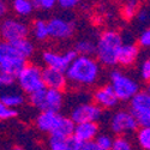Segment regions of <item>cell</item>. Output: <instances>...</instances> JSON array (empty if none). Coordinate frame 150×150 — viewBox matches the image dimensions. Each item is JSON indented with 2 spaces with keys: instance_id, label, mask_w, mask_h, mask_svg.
<instances>
[{
  "instance_id": "cell-1",
  "label": "cell",
  "mask_w": 150,
  "mask_h": 150,
  "mask_svg": "<svg viewBox=\"0 0 150 150\" xmlns=\"http://www.w3.org/2000/svg\"><path fill=\"white\" fill-rule=\"evenodd\" d=\"M101 67L94 57L77 55L66 70L67 81L78 86H90L98 79Z\"/></svg>"
},
{
  "instance_id": "cell-2",
  "label": "cell",
  "mask_w": 150,
  "mask_h": 150,
  "mask_svg": "<svg viewBox=\"0 0 150 150\" xmlns=\"http://www.w3.org/2000/svg\"><path fill=\"white\" fill-rule=\"evenodd\" d=\"M124 45L122 36L117 30H105L96 42V59L100 64L113 67L119 64V54Z\"/></svg>"
},
{
  "instance_id": "cell-3",
  "label": "cell",
  "mask_w": 150,
  "mask_h": 150,
  "mask_svg": "<svg viewBox=\"0 0 150 150\" xmlns=\"http://www.w3.org/2000/svg\"><path fill=\"white\" fill-rule=\"evenodd\" d=\"M109 84L115 91L119 101L122 102H130L141 91L139 84L119 70H113L109 73Z\"/></svg>"
},
{
  "instance_id": "cell-4",
  "label": "cell",
  "mask_w": 150,
  "mask_h": 150,
  "mask_svg": "<svg viewBox=\"0 0 150 150\" xmlns=\"http://www.w3.org/2000/svg\"><path fill=\"white\" fill-rule=\"evenodd\" d=\"M27 66V59L22 58L12 43L0 42V72H6L17 77Z\"/></svg>"
},
{
  "instance_id": "cell-5",
  "label": "cell",
  "mask_w": 150,
  "mask_h": 150,
  "mask_svg": "<svg viewBox=\"0 0 150 150\" xmlns=\"http://www.w3.org/2000/svg\"><path fill=\"white\" fill-rule=\"evenodd\" d=\"M16 79L21 89L28 95H31L46 88L42 76V69L34 64H27V66L19 72Z\"/></svg>"
},
{
  "instance_id": "cell-6",
  "label": "cell",
  "mask_w": 150,
  "mask_h": 150,
  "mask_svg": "<svg viewBox=\"0 0 150 150\" xmlns=\"http://www.w3.org/2000/svg\"><path fill=\"white\" fill-rule=\"evenodd\" d=\"M29 35V27L23 21L17 18H5L0 23V36L3 41L13 43L27 39Z\"/></svg>"
},
{
  "instance_id": "cell-7",
  "label": "cell",
  "mask_w": 150,
  "mask_h": 150,
  "mask_svg": "<svg viewBox=\"0 0 150 150\" xmlns=\"http://www.w3.org/2000/svg\"><path fill=\"white\" fill-rule=\"evenodd\" d=\"M110 130L117 136H125L130 133H136L139 124L131 110H118L112 115L109 122Z\"/></svg>"
},
{
  "instance_id": "cell-8",
  "label": "cell",
  "mask_w": 150,
  "mask_h": 150,
  "mask_svg": "<svg viewBox=\"0 0 150 150\" xmlns=\"http://www.w3.org/2000/svg\"><path fill=\"white\" fill-rule=\"evenodd\" d=\"M130 110L141 127H150V95L139 91L130 101Z\"/></svg>"
},
{
  "instance_id": "cell-9",
  "label": "cell",
  "mask_w": 150,
  "mask_h": 150,
  "mask_svg": "<svg viewBox=\"0 0 150 150\" xmlns=\"http://www.w3.org/2000/svg\"><path fill=\"white\" fill-rule=\"evenodd\" d=\"M102 117V108L98 107L96 103L91 102H85L79 103L72 110L70 118L73 120L74 124H81V122H96L98 119Z\"/></svg>"
},
{
  "instance_id": "cell-10",
  "label": "cell",
  "mask_w": 150,
  "mask_h": 150,
  "mask_svg": "<svg viewBox=\"0 0 150 150\" xmlns=\"http://www.w3.org/2000/svg\"><path fill=\"white\" fill-rule=\"evenodd\" d=\"M76 57H77V53L74 49L66 51L62 54L53 51H46L42 54V61L45 62L46 67H51V69L66 72V70L71 65V62L76 59Z\"/></svg>"
},
{
  "instance_id": "cell-11",
  "label": "cell",
  "mask_w": 150,
  "mask_h": 150,
  "mask_svg": "<svg viewBox=\"0 0 150 150\" xmlns=\"http://www.w3.org/2000/svg\"><path fill=\"white\" fill-rule=\"evenodd\" d=\"M48 30L49 37L52 39L66 40L70 39L74 33V23L61 17H54L48 21Z\"/></svg>"
},
{
  "instance_id": "cell-12",
  "label": "cell",
  "mask_w": 150,
  "mask_h": 150,
  "mask_svg": "<svg viewBox=\"0 0 150 150\" xmlns=\"http://www.w3.org/2000/svg\"><path fill=\"white\" fill-rule=\"evenodd\" d=\"M61 119H62V115L58 113V112L43 110V112H40V114L36 117L35 124H36V127L41 132L52 134L58 129Z\"/></svg>"
},
{
  "instance_id": "cell-13",
  "label": "cell",
  "mask_w": 150,
  "mask_h": 150,
  "mask_svg": "<svg viewBox=\"0 0 150 150\" xmlns=\"http://www.w3.org/2000/svg\"><path fill=\"white\" fill-rule=\"evenodd\" d=\"M93 98H94V103L105 109L114 108L119 102V98L115 91L113 90V88L110 86V84H106L103 86L97 88L94 91Z\"/></svg>"
},
{
  "instance_id": "cell-14",
  "label": "cell",
  "mask_w": 150,
  "mask_h": 150,
  "mask_svg": "<svg viewBox=\"0 0 150 150\" xmlns=\"http://www.w3.org/2000/svg\"><path fill=\"white\" fill-rule=\"evenodd\" d=\"M42 76H43L45 86L47 89H55L62 91L67 86L69 81L66 77V73L62 71L51 67H45L42 70Z\"/></svg>"
},
{
  "instance_id": "cell-15",
  "label": "cell",
  "mask_w": 150,
  "mask_h": 150,
  "mask_svg": "<svg viewBox=\"0 0 150 150\" xmlns=\"http://www.w3.org/2000/svg\"><path fill=\"white\" fill-rule=\"evenodd\" d=\"M62 105H64V94H62V91L47 88L43 90V105L41 112L52 110L59 113V110L62 108Z\"/></svg>"
},
{
  "instance_id": "cell-16",
  "label": "cell",
  "mask_w": 150,
  "mask_h": 150,
  "mask_svg": "<svg viewBox=\"0 0 150 150\" xmlns=\"http://www.w3.org/2000/svg\"><path fill=\"white\" fill-rule=\"evenodd\" d=\"M98 125L97 122H81V124H76V127H74V133L73 136L82 142H91L95 141L96 137L98 136Z\"/></svg>"
},
{
  "instance_id": "cell-17",
  "label": "cell",
  "mask_w": 150,
  "mask_h": 150,
  "mask_svg": "<svg viewBox=\"0 0 150 150\" xmlns=\"http://www.w3.org/2000/svg\"><path fill=\"white\" fill-rule=\"evenodd\" d=\"M48 144L51 150H81L82 142H79L74 136L67 137V138L49 136Z\"/></svg>"
},
{
  "instance_id": "cell-18",
  "label": "cell",
  "mask_w": 150,
  "mask_h": 150,
  "mask_svg": "<svg viewBox=\"0 0 150 150\" xmlns=\"http://www.w3.org/2000/svg\"><path fill=\"white\" fill-rule=\"evenodd\" d=\"M139 48L136 43H124L119 54V65L124 67L132 66L138 59Z\"/></svg>"
},
{
  "instance_id": "cell-19",
  "label": "cell",
  "mask_w": 150,
  "mask_h": 150,
  "mask_svg": "<svg viewBox=\"0 0 150 150\" xmlns=\"http://www.w3.org/2000/svg\"><path fill=\"white\" fill-rule=\"evenodd\" d=\"M74 127H76V124L73 122V120L70 117H65L62 115V119L59 124L58 129L49 136H55V137H61V138H67V137L73 136L74 133Z\"/></svg>"
},
{
  "instance_id": "cell-20",
  "label": "cell",
  "mask_w": 150,
  "mask_h": 150,
  "mask_svg": "<svg viewBox=\"0 0 150 150\" xmlns=\"http://www.w3.org/2000/svg\"><path fill=\"white\" fill-rule=\"evenodd\" d=\"M12 10L19 17H28L35 8L33 0H12Z\"/></svg>"
},
{
  "instance_id": "cell-21",
  "label": "cell",
  "mask_w": 150,
  "mask_h": 150,
  "mask_svg": "<svg viewBox=\"0 0 150 150\" xmlns=\"http://www.w3.org/2000/svg\"><path fill=\"white\" fill-rule=\"evenodd\" d=\"M12 45H13V47L16 48L17 53H18L22 58H24V59H29V58L34 54V52H35V46H34V43L28 39V37H27V39L19 40V41H17V42H13Z\"/></svg>"
},
{
  "instance_id": "cell-22",
  "label": "cell",
  "mask_w": 150,
  "mask_h": 150,
  "mask_svg": "<svg viewBox=\"0 0 150 150\" xmlns=\"http://www.w3.org/2000/svg\"><path fill=\"white\" fill-rule=\"evenodd\" d=\"M74 51H76L77 55L93 57L96 53V43H94L91 40L88 39L81 40L74 46Z\"/></svg>"
},
{
  "instance_id": "cell-23",
  "label": "cell",
  "mask_w": 150,
  "mask_h": 150,
  "mask_svg": "<svg viewBox=\"0 0 150 150\" xmlns=\"http://www.w3.org/2000/svg\"><path fill=\"white\" fill-rule=\"evenodd\" d=\"M138 11H139L138 0H126L121 7V16L126 21H131L134 17H137Z\"/></svg>"
},
{
  "instance_id": "cell-24",
  "label": "cell",
  "mask_w": 150,
  "mask_h": 150,
  "mask_svg": "<svg viewBox=\"0 0 150 150\" xmlns=\"http://www.w3.org/2000/svg\"><path fill=\"white\" fill-rule=\"evenodd\" d=\"M33 34L36 40L45 41L49 37V30H48V22L43 19H37L33 23Z\"/></svg>"
},
{
  "instance_id": "cell-25",
  "label": "cell",
  "mask_w": 150,
  "mask_h": 150,
  "mask_svg": "<svg viewBox=\"0 0 150 150\" xmlns=\"http://www.w3.org/2000/svg\"><path fill=\"white\" fill-rule=\"evenodd\" d=\"M136 142L142 150H150V127H139L137 130Z\"/></svg>"
},
{
  "instance_id": "cell-26",
  "label": "cell",
  "mask_w": 150,
  "mask_h": 150,
  "mask_svg": "<svg viewBox=\"0 0 150 150\" xmlns=\"http://www.w3.org/2000/svg\"><path fill=\"white\" fill-rule=\"evenodd\" d=\"M0 100L11 109H16L21 107L24 103V101H25L24 96L21 94H5L0 97Z\"/></svg>"
},
{
  "instance_id": "cell-27",
  "label": "cell",
  "mask_w": 150,
  "mask_h": 150,
  "mask_svg": "<svg viewBox=\"0 0 150 150\" xmlns=\"http://www.w3.org/2000/svg\"><path fill=\"white\" fill-rule=\"evenodd\" d=\"M110 150H133V145L127 137L117 136L113 139V145Z\"/></svg>"
},
{
  "instance_id": "cell-28",
  "label": "cell",
  "mask_w": 150,
  "mask_h": 150,
  "mask_svg": "<svg viewBox=\"0 0 150 150\" xmlns=\"http://www.w3.org/2000/svg\"><path fill=\"white\" fill-rule=\"evenodd\" d=\"M16 115H17V110L8 108L1 100H0V120H8V119L15 118Z\"/></svg>"
},
{
  "instance_id": "cell-29",
  "label": "cell",
  "mask_w": 150,
  "mask_h": 150,
  "mask_svg": "<svg viewBox=\"0 0 150 150\" xmlns=\"http://www.w3.org/2000/svg\"><path fill=\"white\" fill-rule=\"evenodd\" d=\"M113 139H114V138H112L109 134L103 133V134H98V136L96 137L95 142H96L100 146H101L102 149H105V150H110L112 145H113Z\"/></svg>"
},
{
  "instance_id": "cell-30",
  "label": "cell",
  "mask_w": 150,
  "mask_h": 150,
  "mask_svg": "<svg viewBox=\"0 0 150 150\" xmlns=\"http://www.w3.org/2000/svg\"><path fill=\"white\" fill-rule=\"evenodd\" d=\"M139 73L143 81L145 82H150V57L144 59V61L142 62L141 69H139Z\"/></svg>"
},
{
  "instance_id": "cell-31",
  "label": "cell",
  "mask_w": 150,
  "mask_h": 150,
  "mask_svg": "<svg viewBox=\"0 0 150 150\" xmlns=\"http://www.w3.org/2000/svg\"><path fill=\"white\" fill-rule=\"evenodd\" d=\"M138 46L150 49V27L144 29L138 37Z\"/></svg>"
},
{
  "instance_id": "cell-32",
  "label": "cell",
  "mask_w": 150,
  "mask_h": 150,
  "mask_svg": "<svg viewBox=\"0 0 150 150\" xmlns=\"http://www.w3.org/2000/svg\"><path fill=\"white\" fill-rule=\"evenodd\" d=\"M33 4L40 10H52L57 5V0H33Z\"/></svg>"
},
{
  "instance_id": "cell-33",
  "label": "cell",
  "mask_w": 150,
  "mask_h": 150,
  "mask_svg": "<svg viewBox=\"0 0 150 150\" xmlns=\"http://www.w3.org/2000/svg\"><path fill=\"white\" fill-rule=\"evenodd\" d=\"M16 77L6 72H0V86H10L15 83Z\"/></svg>"
},
{
  "instance_id": "cell-34",
  "label": "cell",
  "mask_w": 150,
  "mask_h": 150,
  "mask_svg": "<svg viewBox=\"0 0 150 150\" xmlns=\"http://www.w3.org/2000/svg\"><path fill=\"white\" fill-rule=\"evenodd\" d=\"M137 19H138L142 24H145L150 21V8H141L138 11V13H137Z\"/></svg>"
},
{
  "instance_id": "cell-35",
  "label": "cell",
  "mask_w": 150,
  "mask_h": 150,
  "mask_svg": "<svg viewBox=\"0 0 150 150\" xmlns=\"http://www.w3.org/2000/svg\"><path fill=\"white\" fill-rule=\"evenodd\" d=\"M79 0H57V4L61 7V8H65V10H70L72 7H74L78 4Z\"/></svg>"
},
{
  "instance_id": "cell-36",
  "label": "cell",
  "mask_w": 150,
  "mask_h": 150,
  "mask_svg": "<svg viewBox=\"0 0 150 150\" xmlns=\"http://www.w3.org/2000/svg\"><path fill=\"white\" fill-rule=\"evenodd\" d=\"M81 150H105L100 146L95 141H91V142H85V143H82L81 145Z\"/></svg>"
},
{
  "instance_id": "cell-37",
  "label": "cell",
  "mask_w": 150,
  "mask_h": 150,
  "mask_svg": "<svg viewBox=\"0 0 150 150\" xmlns=\"http://www.w3.org/2000/svg\"><path fill=\"white\" fill-rule=\"evenodd\" d=\"M7 11H8V7L6 1L5 0H0V21L4 19V17L7 15Z\"/></svg>"
},
{
  "instance_id": "cell-38",
  "label": "cell",
  "mask_w": 150,
  "mask_h": 150,
  "mask_svg": "<svg viewBox=\"0 0 150 150\" xmlns=\"http://www.w3.org/2000/svg\"><path fill=\"white\" fill-rule=\"evenodd\" d=\"M145 93L148 94V95H150V82L146 84V88H145Z\"/></svg>"
},
{
  "instance_id": "cell-39",
  "label": "cell",
  "mask_w": 150,
  "mask_h": 150,
  "mask_svg": "<svg viewBox=\"0 0 150 150\" xmlns=\"http://www.w3.org/2000/svg\"><path fill=\"white\" fill-rule=\"evenodd\" d=\"M12 150H24V149H23V148H21V146H15Z\"/></svg>"
}]
</instances>
